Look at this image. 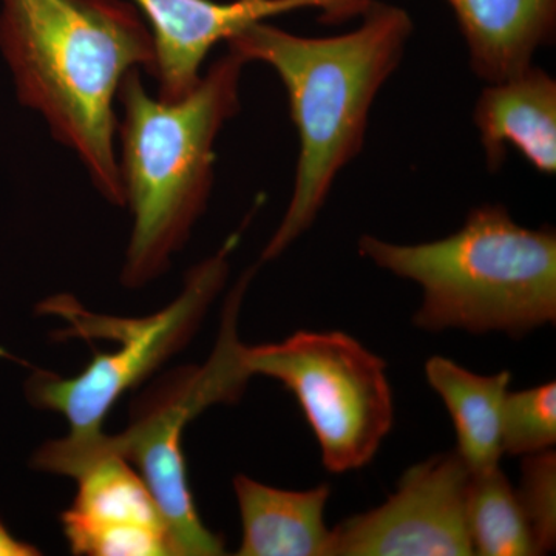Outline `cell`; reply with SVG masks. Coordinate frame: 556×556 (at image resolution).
Wrapping results in <instances>:
<instances>
[{
	"instance_id": "obj_1",
	"label": "cell",
	"mask_w": 556,
	"mask_h": 556,
	"mask_svg": "<svg viewBox=\"0 0 556 556\" xmlns=\"http://www.w3.org/2000/svg\"><path fill=\"white\" fill-rule=\"evenodd\" d=\"M0 54L17 100L75 152L98 192L124 206L115 100L131 70L155 73V43L124 0H0Z\"/></svg>"
},
{
	"instance_id": "obj_2",
	"label": "cell",
	"mask_w": 556,
	"mask_h": 556,
	"mask_svg": "<svg viewBox=\"0 0 556 556\" xmlns=\"http://www.w3.org/2000/svg\"><path fill=\"white\" fill-rule=\"evenodd\" d=\"M415 31L408 11L376 0L356 30L306 38L266 22L249 25L228 50L277 73L299 134L294 190L263 262L278 258L314 225L340 172L357 159L369 112L393 76Z\"/></svg>"
},
{
	"instance_id": "obj_3",
	"label": "cell",
	"mask_w": 556,
	"mask_h": 556,
	"mask_svg": "<svg viewBox=\"0 0 556 556\" xmlns=\"http://www.w3.org/2000/svg\"><path fill=\"white\" fill-rule=\"evenodd\" d=\"M244 65L228 50L178 101L150 97L141 70H131L121 83L118 164L124 206L134 217L121 273L124 287L142 288L163 276L206 211L215 142L240 112Z\"/></svg>"
},
{
	"instance_id": "obj_4",
	"label": "cell",
	"mask_w": 556,
	"mask_h": 556,
	"mask_svg": "<svg viewBox=\"0 0 556 556\" xmlns=\"http://www.w3.org/2000/svg\"><path fill=\"white\" fill-rule=\"evenodd\" d=\"M358 254L422 288L413 324L424 331L506 332L521 339L555 324V229L525 228L503 204L471 208L463 228L427 243L362 236Z\"/></svg>"
},
{
	"instance_id": "obj_5",
	"label": "cell",
	"mask_w": 556,
	"mask_h": 556,
	"mask_svg": "<svg viewBox=\"0 0 556 556\" xmlns=\"http://www.w3.org/2000/svg\"><path fill=\"white\" fill-rule=\"evenodd\" d=\"M239 240L240 233H233L214 255L193 266L178 298L153 316H100L65 294L40 303V313L56 314L67 320L64 338H101L118 345L110 353L94 354L93 361L73 378L33 368L25 383L28 401L67 419L70 433L65 441L76 445L98 441L104 434L105 417L119 397L188 345L208 306L225 287L229 257Z\"/></svg>"
},
{
	"instance_id": "obj_6",
	"label": "cell",
	"mask_w": 556,
	"mask_h": 556,
	"mask_svg": "<svg viewBox=\"0 0 556 556\" xmlns=\"http://www.w3.org/2000/svg\"><path fill=\"white\" fill-rule=\"evenodd\" d=\"M237 367L280 380L298 399L331 473L368 466L393 427L387 364L342 331H299L283 342H236Z\"/></svg>"
},
{
	"instance_id": "obj_7",
	"label": "cell",
	"mask_w": 556,
	"mask_h": 556,
	"mask_svg": "<svg viewBox=\"0 0 556 556\" xmlns=\"http://www.w3.org/2000/svg\"><path fill=\"white\" fill-rule=\"evenodd\" d=\"M237 378L225 348L217 345L203 367L174 369L135 401L129 427L104 434L102 448L135 464L166 518L181 556L225 555V541L203 525L188 482L182 430L208 405L239 399Z\"/></svg>"
},
{
	"instance_id": "obj_8",
	"label": "cell",
	"mask_w": 556,
	"mask_h": 556,
	"mask_svg": "<svg viewBox=\"0 0 556 556\" xmlns=\"http://www.w3.org/2000/svg\"><path fill=\"white\" fill-rule=\"evenodd\" d=\"M102 437L83 447L50 441L39 452L40 470L78 482L75 500L61 517L70 551L86 556H181L148 485L124 457L102 448Z\"/></svg>"
},
{
	"instance_id": "obj_9",
	"label": "cell",
	"mask_w": 556,
	"mask_h": 556,
	"mask_svg": "<svg viewBox=\"0 0 556 556\" xmlns=\"http://www.w3.org/2000/svg\"><path fill=\"white\" fill-rule=\"evenodd\" d=\"M471 471L456 450L409 467L382 506L331 530L329 556H470Z\"/></svg>"
},
{
	"instance_id": "obj_10",
	"label": "cell",
	"mask_w": 556,
	"mask_h": 556,
	"mask_svg": "<svg viewBox=\"0 0 556 556\" xmlns=\"http://www.w3.org/2000/svg\"><path fill=\"white\" fill-rule=\"evenodd\" d=\"M146 17L155 43L159 98L178 101L201 78V65L218 42L249 25L299 10L318 11L325 24L364 16L376 0H131Z\"/></svg>"
},
{
	"instance_id": "obj_11",
	"label": "cell",
	"mask_w": 556,
	"mask_h": 556,
	"mask_svg": "<svg viewBox=\"0 0 556 556\" xmlns=\"http://www.w3.org/2000/svg\"><path fill=\"white\" fill-rule=\"evenodd\" d=\"M485 166L500 170L508 148L540 172L556 174V80L535 65L511 78L486 84L473 112Z\"/></svg>"
},
{
	"instance_id": "obj_12",
	"label": "cell",
	"mask_w": 556,
	"mask_h": 556,
	"mask_svg": "<svg viewBox=\"0 0 556 556\" xmlns=\"http://www.w3.org/2000/svg\"><path fill=\"white\" fill-rule=\"evenodd\" d=\"M466 39L470 67L486 84L533 65L556 33V0H447Z\"/></svg>"
},
{
	"instance_id": "obj_13",
	"label": "cell",
	"mask_w": 556,
	"mask_h": 556,
	"mask_svg": "<svg viewBox=\"0 0 556 556\" xmlns=\"http://www.w3.org/2000/svg\"><path fill=\"white\" fill-rule=\"evenodd\" d=\"M243 536L240 556H329L331 530L325 525L331 486L283 490L247 475L233 478Z\"/></svg>"
},
{
	"instance_id": "obj_14",
	"label": "cell",
	"mask_w": 556,
	"mask_h": 556,
	"mask_svg": "<svg viewBox=\"0 0 556 556\" xmlns=\"http://www.w3.org/2000/svg\"><path fill=\"white\" fill-rule=\"evenodd\" d=\"M428 386L444 401L456 428V452L481 473L500 467L503 457V408L510 372L482 376L452 358L434 356L426 364Z\"/></svg>"
},
{
	"instance_id": "obj_15",
	"label": "cell",
	"mask_w": 556,
	"mask_h": 556,
	"mask_svg": "<svg viewBox=\"0 0 556 556\" xmlns=\"http://www.w3.org/2000/svg\"><path fill=\"white\" fill-rule=\"evenodd\" d=\"M467 526L475 555H538L518 492L501 467L471 473Z\"/></svg>"
},
{
	"instance_id": "obj_16",
	"label": "cell",
	"mask_w": 556,
	"mask_h": 556,
	"mask_svg": "<svg viewBox=\"0 0 556 556\" xmlns=\"http://www.w3.org/2000/svg\"><path fill=\"white\" fill-rule=\"evenodd\" d=\"M556 444V383L508 391L503 408V452L529 456Z\"/></svg>"
},
{
	"instance_id": "obj_17",
	"label": "cell",
	"mask_w": 556,
	"mask_h": 556,
	"mask_svg": "<svg viewBox=\"0 0 556 556\" xmlns=\"http://www.w3.org/2000/svg\"><path fill=\"white\" fill-rule=\"evenodd\" d=\"M532 530L538 555L548 554L556 544V453L554 448L525 456L521 486L517 490Z\"/></svg>"
},
{
	"instance_id": "obj_18",
	"label": "cell",
	"mask_w": 556,
	"mask_h": 556,
	"mask_svg": "<svg viewBox=\"0 0 556 556\" xmlns=\"http://www.w3.org/2000/svg\"><path fill=\"white\" fill-rule=\"evenodd\" d=\"M42 552L38 547L11 535L5 525L0 521V556H38Z\"/></svg>"
}]
</instances>
